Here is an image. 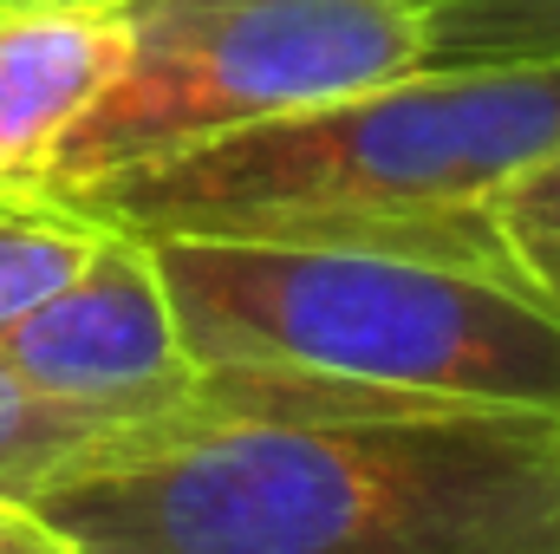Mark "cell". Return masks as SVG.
<instances>
[{"label":"cell","mask_w":560,"mask_h":554,"mask_svg":"<svg viewBox=\"0 0 560 554\" xmlns=\"http://www.w3.org/2000/svg\"><path fill=\"white\" fill-rule=\"evenodd\" d=\"M98 235L105 229L92 216H72L52 196L0 189V333L79 275Z\"/></svg>","instance_id":"cell-8"},{"label":"cell","mask_w":560,"mask_h":554,"mask_svg":"<svg viewBox=\"0 0 560 554\" xmlns=\"http://www.w3.org/2000/svg\"><path fill=\"white\" fill-rule=\"evenodd\" d=\"M13 7H118V0H0V13Z\"/></svg>","instance_id":"cell-11"},{"label":"cell","mask_w":560,"mask_h":554,"mask_svg":"<svg viewBox=\"0 0 560 554\" xmlns=\"http://www.w3.org/2000/svg\"><path fill=\"white\" fill-rule=\"evenodd\" d=\"M0 554H85L66 529H52L33 503L0 496Z\"/></svg>","instance_id":"cell-10"},{"label":"cell","mask_w":560,"mask_h":554,"mask_svg":"<svg viewBox=\"0 0 560 554\" xmlns=\"http://www.w3.org/2000/svg\"><path fill=\"white\" fill-rule=\"evenodd\" d=\"M202 372L352 385L405 405L560 412V307L385 242L143 235Z\"/></svg>","instance_id":"cell-3"},{"label":"cell","mask_w":560,"mask_h":554,"mask_svg":"<svg viewBox=\"0 0 560 554\" xmlns=\"http://www.w3.org/2000/svg\"><path fill=\"white\" fill-rule=\"evenodd\" d=\"M33 509L85 554H535L560 542V412L189 417Z\"/></svg>","instance_id":"cell-1"},{"label":"cell","mask_w":560,"mask_h":554,"mask_svg":"<svg viewBox=\"0 0 560 554\" xmlns=\"http://www.w3.org/2000/svg\"><path fill=\"white\" fill-rule=\"evenodd\" d=\"M535 554H560V542H548V549H535Z\"/></svg>","instance_id":"cell-12"},{"label":"cell","mask_w":560,"mask_h":554,"mask_svg":"<svg viewBox=\"0 0 560 554\" xmlns=\"http://www.w3.org/2000/svg\"><path fill=\"white\" fill-rule=\"evenodd\" d=\"M150 430H163V424H150ZM150 430H125V424L85 417L72 405H52V399H39L33 385H20L0 366V496L39 503L72 470L98 463L105 450H118L131 437H150Z\"/></svg>","instance_id":"cell-7"},{"label":"cell","mask_w":560,"mask_h":554,"mask_svg":"<svg viewBox=\"0 0 560 554\" xmlns=\"http://www.w3.org/2000/svg\"><path fill=\"white\" fill-rule=\"evenodd\" d=\"M423 66L560 59V0H411Z\"/></svg>","instance_id":"cell-9"},{"label":"cell","mask_w":560,"mask_h":554,"mask_svg":"<svg viewBox=\"0 0 560 554\" xmlns=\"http://www.w3.org/2000/svg\"><path fill=\"white\" fill-rule=\"evenodd\" d=\"M548 143H560V59L411 66L313 112L92 176L52 203L131 235L385 242L476 268L469 216Z\"/></svg>","instance_id":"cell-2"},{"label":"cell","mask_w":560,"mask_h":554,"mask_svg":"<svg viewBox=\"0 0 560 554\" xmlns=\"http://www.w3.org/2000/svg\"><path fill=\"white\" fill-rule=\"evenodd\" d=\"M469 242L482 275H502L509 287L560 307V143L482 196V209L469 216Z\"/></svg>","instance_id":"cell-6"},{"label":"cell","mask_w":560,"mask_h":554,"mask_svg":"<svg viewBox=\"0 0 560 554\" xmlns=\"http://www.w3.org/2000/svg\"><path fill=\"white\" fill-rule=\"evenodd\" d=\"M125 66L52 143L33 196L313 112L423 66L411 0H118Z\"/></svg>","instance_id":"cell-4"},{"label":"cell","mask_w":560,"mask_h":554,"mask_svg":"<svg viewBox=\"0 0 560 554\" xmlns=\"http://www.w3.org/2000/svg\"><path fill=\"white\" fill-rule=\"evenodd\" d=\"M125 66L118 7L0 13V189H33L52 143Z\"/></svg>","instance_id":"cell-5"}]
</instances>
